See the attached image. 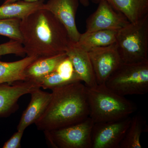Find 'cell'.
I'll return each mask as SVG.
<instances>
[{
	"label": "cell",
	"mask_w": 148,
	"mask_h": 148,
	"mask_svg": "<svg viewBox=\"0 0 148 148\" xmlns=\"http://www.w3.org/2000/svg\"><path fill=\"white\" fill-rule=\"evenodd\" d=\"M117 31L103 30L81 34L77 44L88 52L93 48L106 47L115 43Z\"/></svg>",
	"instance_id": "18"
},
{
	"label": "cell",
	"mask_w": 148,
	"mask_h": 148,
	"mask_svg": "<svg viewBox=\"0 0 148 148\" xmlns=\"http://www.w3.org/2000/svg\"><path fill=\"white\" fill-rule=\"evenodd\" d=\"M98 4L101 1L109 3L114 9L125 16L130 22L139 21L148 14V0H90Z\"/></svg>",
	"instance_id": "14"
},
{
	"label": "cell",
	"mask_w": 148,
	"mask_h": 148,
	"mask_svg": "<svg viewBox=\"0 0 148 148\" xmlns=\"http://www.w3.org/2000/svg\"><path fill=\"white\" fill-rule=\"evenodd\" d=\"M66 53L71 61L80 81L84 82L87 87H94L97 85L88 52L77 43L71 42Z\"/></svg>",
	"instance_id": "12"
},
{
	"label": "cell",
	"mask_w": 148,
	"mask_h": 148,
	"mask_svg": "<svg viewBox=\"0 0 148 148\" xmlns=\"http://www.w3.org/2000/svg\"><path fill=\"white\" fill-rule=\"evenodd\" d=\"M44 0L28 2L18 1L0 6L1 19H24L38 10L43 8Z\"/></svg>",
	"instance_id": "16"
},
{
	"label": "cell",
	"mask_w": 148,
	"mask_h": 148,
	"mask_svg": "<svg viewBox=\"0 0 148 148\" xmlns=\"http://www.w3.org/2000/svg\"><path fill=\"white\" fill-rule=\"evenodd\" d=\"M97 84H105L106 81L123 63L115 44L93 48L88 51Z\"/></svg>",
	"instance_id": "8"
},
{
	"label": "cell",
	"mask_w": 148,
	"mask_h": 148,
	"mask_svg": "<svg viewBox=\"0 0 148 148\" xmlns=\"http://www.w3.org/2000/svg\"><path fill=\"white\" fill-rule=\"evenodd\" d=\"M40 88L36 82L31 80L17 82L15 84L0 85V117L7 116L17 107L21 96Z\"/></svg>",
	"instance_id": "11"
},
{
	"label": "cell",
	"mask_w": 148,
	"mask_h": 148,
	"mask_svg": "<svg viewBox=\"0 0 148 148\" xmlns=\"http://www.w3.org/2000/svg\"><path fill=\"white\" fill-rule=\"evenodd\" d=\"M98 4L97 10L86 20V33L103 30L118 31L130 22L106 1H101Z\"/></svg>",
	"instance_id": "9"
},
{
	"label": "cell",
	"mask_w": 148,
	"mask_h": 148,
	"mask_svg": "<svg viewBox=\"0 0 148 148\" xmlns=\"http://www.w3.org/2000/svg\"><path fill=\"white\" fill-rule=\"evenodd\" d=\"M87 95L89 117L94 123L123 119L137 110L135 103L112 91L105 84L87 87Z\"/></svg>",
	"instance_id": "3"
},
{
	"label": "cell",
	"mask_w": 148,
	"mask_h": 148,
	"mask_svg": "<svg viewBox=\"0 0 148 148\" xmlns=\"http://www.w3.org/2000/svg\"><path fill=\"white\" fill-rule=\"evenodd\" d=\"M131 120L130 116L116 121L94 123L91 148H119Z\"/></svg>",
	"instance_id": "7"
},
{
	"label": "cell",
	"mask_w": 148,
	"mask_h": 148,
	"mask_svg": "<svg viewBox=\"0 0 148 148\" xmlns=\"http://www.w3.org/2000/svg\"><path fill=\"white\" fill-rule=\"evenodd\" d=\"M31 99L24 111L17 126V130L24 131L29 125L35 123L47 108L51 99V93L38 88L31 92Z\"/></svg>",
	"instance_id": "13"
},
{
	"label": "cell",
	"mask_w": 148,
	"mask_h": 148,
	"mask_svg": "<svg viewBox=\"0 0 148 148\" xmlns=\"http://www.w3.org/2000/svg\"><path fill=\"white\" fill-rule=\"evenodd\" d=\"M18 1H26L32 2L37 1H39V0H4V1L3 4L8 3L14 2Z\"/></svg>",
	"instance_id": "24"
},
{
	"label": "cell",
	"mask_w": 148,
	"mask_h": 148,
	"mask_svg": "<svg viewBox=\"0 0 148 148\" xmlns=\"http://www.w3.org/2000/svg\"><path fill=\"white\" fill-rule=\"evenodd\" d=\"M10 54L24 56L26 53L22 44L18 41L10 39L8 42L0 44V56Z\"/></svg>",
	"instance_id": "22"
},
{
	"label": "cell",
	"mask_w": 148,
	"mask_h": 148,
	"mask_svg": "<svg viewBox=\"0 0 148 148\" xmlns=\"http://www.w3.org/2000/svg\"><path fill=\"white\" fill-rule=\"evenodd\" d=\"M20 30L27 56L40 58L66 53L71 42L64 25L45 9L21 19Z\"/></svg>",
	"instance_id": "1"
},
{
	"label": "cell",
	"mask_w": 148,
	"mask_h": 148,
	"mask_svg": "<svg viewBox=\"0 0 148 148\" xmlns=\"http://www.w3.org/2000/svg\"><path fill=\"white\" fill-rule=\"evenodd\" d=\"M45 112L35 124L43 132L79 123L89 117L87 87L80 81L55 88Z\"/></svg>",
	"instance_id": "2"
},
{
	"label": "cell",
	"mask_w": 148,
	"mask_h": 148,
	"mask_svg": "<svg viewBox=\"0 0 148 148\" xmlns=\"http://www.w3.org/2000/svg\"><path fill=\"white\" fill-rule=\"evenodd\" d=\"M145 121L140 114L131 117V122L119 148H142L140 137L145 130Z\"/></svg>",
	"instance_id": "19"
},
{
	"label": "cell",
	"mask_w": 148,
	"mask_h": 148,
	"mask_svg": "<svg viewBox=\"0 0 148 148\" xmlns=\"http://www.w3.org/2000/svg\"><path fill=\"white\" fill-rule=\"evenodd\" d=\"M105 84L112 91L123 96L147 94L148 92V61L122 63Z\"/></svg>",
	"instance_id": "5"
},
{
	"label": "cell",
	"mask_w": 148,
	"mask_h": 148,
	"mask_svg": "<svg viewBox=\"0 0 148 148\" xmlns=\"http://www.w3.org/2000/svg\"><path fill=\"white\" fill-rule=\"evenodd\" d=\"M78 1L84 7L88 6L90 4L89 0H78Z\"/></svg>",
	"instance_id": "25"
},
{
	"label": "cell",
	"mask_w": 148,
	"mask_h": 148,
	"mask_svg": "<svg viewBox=\"0 0 148 148\" xmlns=\"http://www.w3.org/2000/svg\"><path fill=\"white\" fill-rule=\"evenodd\" d=\"M94 124L88 117L79 123L44 132L53 148H91V133Z\"/></svg>",
	"instance_id": "6"
},
{
	"label": "cell",
	"mask_w": 148,
	"mask_h": 148,
	"mask_svg": "<svg viewBox=\"0 0 148 148\" xmlns=\"http://www.w3.org/2000/svg\"><path fill=\"white\" fill-rule=\"evenodd\" d=\"M115 44L123 63L148 61V14L118 30Z\"/></svg>",
	"instance_id": "4"
},
{
	"label": "cell",
	"mask_w": 148,
	"mask_h": 148,
	"mask_svg": "<svg viewBox=\"0 0 148 148\" xmlns=\"http://www.w3.org/2000/svg\"><path fill=\"white\" fill-rule=\"evenodd\" d=\"M40 87L43 89H51L74 82L59 75L55 71L36 81Z\"/></svg>",
	"instance_id": "21"
},
{
	"label": "cell",
	"mask_w": 148,
	"mask_h": 148,
	"mask_svg": "<svg viewBox=\"0 0 148 148\" xmlns=\"http://www.w3.org/2000/svg\"><path fill=\"white\" fill-rule=\"evenodd\" d=\"M38 57L27 56L18 61L4 62L0 60V85L27 80L26 69Z\"/></svg>",
	"instance_id": "15"
},
{
	"label": "cell",
	"mask_w": 148,
	"mask_h": 148,
	"mask_svg": "<svg viewBox=\"0 0 148 148\" xmlns=\"http://www.w3.org/2000/svg\"><path fill=\"white\" fill-rule=\"evenodd\" d=\"M24 131L17 130L3 146V148H19Z\"/></svg>",
	"instance_id": "23"
},
{
	"label": "cell",
	"mask_w": 148,
	"mask_h": 148,
	"mask_svg": "<svg viewBox=\"0 0 148 148\" xmlns=\"http://www.w3.org/2000/svg\"><path fill=\"white\" fill-rule=\"evenodd\" d=\"M66 56V53H64L53 56L38 58L25 70L27 80L36 81L54 71L60 61Z\"/></svg>",
	"instance_id": "17"
},
{
	"label": "cell",
	"mask_w": 148,
	"mask_h": 148,
	"mask_svg": "<svg viewBox=\"0 0 148 148\" xmlns=\"http://www.w3.org/2000/svg\"><path fill=\"white\" fill-rule=\"evenodd\" d=\"M21 20L17 18H0V35L22 43V37L20 30Z\"/></svg>",
	"instance_id": "20"
},
{
	"label": "cell",
	"mask_w": 148,
	"mask_h": 148,
	"mask_svg": "<svg viewBox=\"0 0 148 148\" xmlns=\"http://www.w3.org/2000/svg\"><path fill=\"white\" fill-rule=\"evenodd\" d=\"M78 0H48L43 8L50 11L66 28L71 42L77 43L81 34L75 22Z\"/></svg>",
	"instance_id": "10"
}]
</instances>
